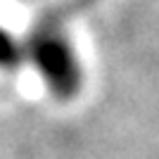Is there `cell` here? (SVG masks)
<instances>
[{
  "mask_svg": "<svg viewBox=\"0 0 159 159\" xmlns=\"http://www.w3.org/2000/svg\"><path fill=\"white\" fill-rule=\"evenodd\" d=\"M40 64L45 69V74L50 76L52 86L62 93H71L76 88V66H74L71 57L66 52L60 43H45L40 48V55H38Z\"/></svg>",
  "mask_w": 159,
  "mask_h": 159,
  "instance_id": "obj_1",
  "label": "cell"
}]
</instances>
